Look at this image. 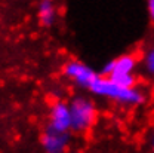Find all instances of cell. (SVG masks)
<instances>
[{
  "label": "cell",
  "instance_id": "3957f363",
  "mask_svg": "<svg viewBox=\"0 0 154 153\" xmlns=\"http://www.w3.org/2000/svg\"><path fill=\"white\" fill-rule=\"evenodd\" d=\"M64 73H65V76L73 79L80 86H85V88H91L92 83L98 79V75L92 69H89L86 64L80 62V61L67 62L64 65Z\"/></svg>",
  "mask_w": 154,
  "mask_h": 153
},
{
  "label": "cell",
  "instance_id": "6da1fadb",
  "mask_svg": "<svg viewBox=\"0 0 154 153\" xmlns=\"http://www.w3.org/2000/svg\"><path fill=\"white\" fill-rule=\"evenodd\" d=\"M89 89L98 95L108 97V98L117 100V101L125 103V104H139L144 101V95L139 91H136L135 88L134 89L120 88L116 83H113L108 77L104 76H98V79L92 83V86Z\"/></svg>",
  "mask_w": 154,
  "mask_h": 153
},
{
  "label": "cell",
  "instance_id": "277c9868",
  "mask_svg": "<svg viewBox=\"0 0 154 153\" xmlns=\"http://www.w3.org/2000/svg\"><path fill=\"white\" fill-rule=\"evenodd\" d=\"M48 128H51L57 132H68V129H71L70 107L65 103H55L52 106Z\"/></svg>",
  "mask_w": 154,
  "mask_h": 153
},
{
  "label": "cell",
  "instance_id": "ba28073f",
  "mask_svg": "<svg viewBox=\"0 0 154 153\" xmlns=\"http://www.w3.org/2000/svg\"><path fill=\"white\" fill-rule=\"evenodd\" d=\"M108 79L120 88L134 89L135 86V77L132 75H111V76H108Z\"/></svg>",
  "mask_w": 154,
  "mask_h": 153
},
{
  "label": "cell",
  "instance_id": "5b68a950",
  "mask_svg": "<svg viewBox=\"0 0 154 153\" xmlns=\"http://www.w3.org/2000/svg\"><path fill=\"white\" fill-rule=\"evenodd\" d=\"M42 144L46 153H62L68 144V132H57L46 128L42 135Z\"/></svg>",
  "mask_w": 154,
  "mask_h": 153
},
{
  "label": "cell",
  "instance_id": "8fae6325",
  "mask_svg": "<svg viewBox=\"0 0 154 153\" xmlns=\"http://www.w3.org/2000/svg\"><path fill=\"white\" fill-rule=\"evenodd\" d=\"M153 147H154V137H153Z\"/></svg>",
  "mask_w": 154,
  "mask_h": 153
},
{
  "label": "cell",
  "instance_id": "7a4b0ae2",
  "mask_svg": "<svg viewBox=\"0 0 154 153\" xmlns=\"http://www.w3.org/2000/svg\"><path fill=\"white\" fill-rule=\"evenodd\" d=\"M70 116H71V129L86 131L89 129L96 119V109L92 101L85 97H77L71 101Z\"/></svg>",
  "mask_w": 154,
  "mask_h": 153
},
{
  "label": "cell",
  "instance_id": "52a82bcc",
  "mask_svg": "<svg viewBox=\"0 0 154 153\" xmlns=\"http://www.w3.org/2000/svg\"><path fill=\"white\" fill-rule=\"evenodd\" d=\"M38 19L40 24L45 27H49L55 21V6L51 2H42L38 6Z\"/></svg>",
  "mask_w": 154,
  "mask_h": 153
},
{
  "label": "cell",
  "instance_id": "9c48e42d",
  "mask_svg": "<svg viewBox=\"0 0 154 153\" xmlns=\"http://www.w3.org/2000/svg\"><path fill=\"white\" fill-rule=\"evenodd\" d=\"M145 65H147V70L154 75V49L148 52V55L145 58Z\"/></svg>",
  "mask_w": 154,
  "mask_h": 153
},
{
  "label": "cell",
  "instance_id": "30bf717a",
  "mask_svg": "<svg viewBox=\"0 0 154 153\" xmlns=\"http://www.w3.org/2000/svg\"><path fill=\"white\" fill-rule=\"evenodd\" d=\"M148 12H150V17L154 21V0H150L148 2Z\"/></svg>",
  "mask_w": 154,
  "mask_h": 153
},
{
  "label": "cell",
  "instance_id": "8992f818",
  "mask_svg": "<svg viewBox=\"0 0 154 153\" xmlns=\"http://www.w3.org/2000/svg\"><path fill=\"white\" fill-rule=\"evenodd\" d=\"M135 65L136 58L134 55H122L104 67V77H108L111 75H132Z\"/></svg>",
  "mask_w": 154,
  "mask_h": 153
}]
</instances>
